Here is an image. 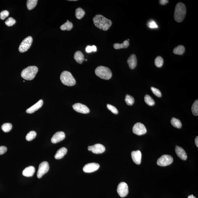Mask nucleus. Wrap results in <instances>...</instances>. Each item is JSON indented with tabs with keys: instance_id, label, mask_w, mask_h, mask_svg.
I'll return each instance as SVG.
<instances>
[{
	"instance_id": "nucleus-1",
	"label": "nucleus",
	"mask_w": 198,
	"mask_h": 198,
	"mask_svg": "<svg viewBox=\"0 0 198 198\" xmlns=\"http://www.w3.org/2000/svg\"><path fill=\"white\" fill-rule=\"evenodd\" d=\"M93 21L96 26L104 31L109 29L112 23L111 20L100 15H96L93 18Z\"/></svg>"
},
{
	"instance_id": "nucleus-2",
	"label": "nucleus",
	"mask_w": 198,
	"mask_h": 198,
	"mask_svg": "<svg viewBox=\"0 0 198 198\" xmlns=\"http://www.w3.org/2000/svg\"><path fill=\"white\" fill-rule=\"evenodd\" d=\"M186 12V7L184 4L181 2L177 4L174 12L175 20L178 22H182L184 19Z\"/></svg>"
},
{
	"instance_id": "nucleus-3",
	"label": "nucleus",
	"mask_w": 198,
	"mask_h": 198,
	"mask_svg": "<svg viewBox=\"0 0 198 198\" xmlns=\"http://www.w3.org/2000/svg\"><path fill=\"white\" fill-rule=\"evenodd\" d=\"M38 71L36 66H29L23 70L21 73V76L25 80H31L34 78Z\"/></svg>"
},
{
	"instance_id": "nucleus-4",
	"label": "nucleus",
	"mask_w": 198,
	"mask_h": 198,
	"mask_svg": "<svg viewBox=\"0 0 198 198\" xmlns=\"http://www.w3.org/2000/svg\"><path fill=\"white\" fill-rule=\"evenodd\" d=\"M95 73L97 76L100 78L109 80L112 76V73L109 68L105 66H100L96 68L95 70Z\"/></svg>"
},
{
	"instance_id": "nucleus-5",
	"label": "nucleus",
	"mask_w": 198,
	"mask_h": 198,
	"mask_svg": "<svg viewBox=\"0 0 198 198\" xmlns=\"http://www.w3.org/2000/svg\"><path fill=\"white\" fill-rule=\"evenodd\" d=\"M60 80L65 85L72 86L76 84V80L73 75L68 71H63L60 76Z\"/></svg>"
},
{
	"instance_id": "nucleus-6",
	"label": "nucleus",
	"mask_w": 198,
	"mask_h": 198,
	"mask_svg": "<svg viewBox=\"0 0 198 198\" xmlns=\"http://www.w3.org/2000/svg\"><path fill=\"white\" fill-rule=\"evenodd\" d=\"M32 42L33 39L32 37L29 36L25 38L20 45L18 49L19 52L20 53L26 52L31 46Z\"/></svg>"
},
{
	"instance_id": "nucleus-7",
	"label": "nucleus",
	"mask_w": 198,
	"mask_h": 198,
	"mask_svg": "<svg viewBox=\"0 0 198 198\" xmlns=\"http://www.w3.org/2000/svg\"><path fill=\"white\" fill-rule=\"evenodd\" d=\"M173 162V158L170 155H165L158 158L157 164L160 166H166L171 165Z\"/></svg>"
},
{
	"instance_id": "nucleus-8",
	"label": "nucleus",
	"mask_w": 198,
	"mask_h": 198,
	"mask_svg": "<svg viewBox=\"0 0 198 198\" xmlns=\"http://www.w3.org/2000/svg\"><path fill=\"white\" fill-rule=\"evenodd\" d=\"M49 169V163L47 162H43L40 164L37 174L38 178H40L45 174L47 173Z\"/></svg>"
},
{
	"instance_id": "nucleus-9",
	"label": "nucleus",
	"mask_w": 198,
	"mask_h": 198,
	"mask_svg": "<svg viewBox=\"0 0 198 198\" xmlns=\"http://www.w3.org/2000/svg\"><path fill=\"white\" fill-rule=\"evenodd\" d=\"M133 132L138 135H141L146 133L147 130L145 126L141 123H137L132 128Z\"/></svg>"
},
{
	"instance_id": "nucleus-10",
	"label": "nucleus",
	"mask_w": 198,
	"mask_h": 198,
	"mask_svg": "<svg viewBox=\"0 0 198 198\" xmlns=\"http://www.w3.org/2000/svg\"><path fill=\"white\" fill-rule=\"evenodd\" d=\"M117 192L121 197H125L127 196L128 193V185L125 182H121L117 186Z\"/></svg>"
},
{
	"instance_id": "nucleus-11",
	"label": "nucleus",
	"mask_w": 198,
	"mask_h": 198,
	"mask_svg": "<svg viewBox=\"0 0 198 198\" xmlns=\"http://www.w3.org/2000/svg\"><path fill=\"white\" fill-rule=\"evenodd\" d=\"M89 151H91L95 154H101L104 153L105 151V147L101 144H96L91 146H89L88 148Z\"/></svg>"
},
{
	"instance_id": "nucleus-12",
	"label": "nucleus",
	"mask_w": 198,
	"mask_h": 198,
	"mask_svg": "<svg viewBox=\"0 0 198 198\" xmlns=\"http://www.w3.org/2000/svg\"><path fill=\"white\" fill-rule=\"evenodd\" d=\"M73 108L77 112L87 114L90 112V109L87 106L80 103H76L73 105Z\"/></svg>"
},
{
	"instance_id": "nucleus-13",
	"label": "nucleus",
	"mask_w": 198,
	"mask_h": 198,
	"mask_svg": "<svg viewBox=\"0 0 198 198\" xmlns=\"http://www.w3.org/2000/svg\"><path fill=\"white\" fill-rule=\"evenodd\" d=\"M98 164L92 162L86 164L83 168V171L86 173H91L95 172L100 168Z\"/></svg>"
},
{
	"instance_id": "nucleus-14",
	"label": "nucleus",
	"mask_w": 198,
	"mask_h": 198,
	"mask_svg": "<svg viewBox=\"0 0 198 198\" xmlns=\"http://www.w3.org/2000/svg\"><path fill=\"white\" fill-rule=\"evenodd\" d=\"M66 135L64 132L63 131H59L53 135L51 139V141L52 143L56 144L63 141Z\"/></svg>"
},
{
	"instance_id": "nucleus-15",
	"label": "nucleus",
	"mask_w": 198,
	"mask_h": 198,
	"mask_svg": "<svg viewBox=\"0 0 198 198\" xmlns=\"http://www.w3.org/2000/svg\"><path fill=\"white\" fill-rule=\"evenodd\" d=\"M131 154L133 162L137 165H140L141 163L142 158V154L141 151L139 150L132 151Z\"/></svg>"
},
{
	"instance_id": "nucleus-16",
	"label": "nucleus",
	"mask_w": 198,
	"mask_h": 198,
	"mask_svg": "<svg viewBox=\"0 0 198 198\" xmlns=\"http://www.w3.org/2000/svg\"><path fill=\"white\" fill-rule=\"evenodd\" d=\"M175 152L177 155L181 159L183 160H186L187 159V155L184 150L181 147L176 146L175 147Z\"/></svg>"
},
{
	"instance_id": "nucleus-17",
	"label": "nucleus",
	"mask_w": 198,
	"mask_h": 198,
	"mask_svg": "<svg viewBox=\"0 0 198 198\" xmlns=\"http://www.w3.org/2000/svg\"><path fill=\"white\" fill-rule=\"evenodd\" d=\"M43 100H40L38 101L37 102L29 107L26 110V112L28 114H31L35 112V111H37L43 105Z\"/></svg>"
},
{
	"instance_id": "nucleus-18",
	"label": "nucleus",
	"mask_w": 198,
	"mask_h": 198,
	"mask_svg": "<svg viewBox=\"0 0 198 198\" xmlns=\"http://www.w3.org/2000/svg\"><path fill=\"white\" fill-rule=\"evenodd\" d=\"M127 63L130 68L133 69L137 65V60L135 55L134 54L131 55L127 60Z\"/></svg>"
},
{
	"instance_id": "nucleus-19",
	"label": "nucleus",
	"mask_w": 198,
	"mask_h": 198,
	"mask_svg": "<svg viewBox=\"0 0 198 198\" xmlns=\"http://www.w3.org/2000/svg\"><path fill=\"white\" fill-rule=\"evenodd\" d=\"M35 172L34 167L30 166L27 167L22 172V175L26 177H31L33 176Z\"/></svg>"
},
{
	"instance_id": "nucleus-20",
	"label": "nucleus",
	"mask_w": 198,
	"mask_h": 198,
	"mask_svg": "<svg viewBox=\"0 0 198 198\" xmlns=\"http://www.w3.org/2000/svg\"><path fill=\"white\" fill-rule=\"evenodd\" d=\"M67 152V149L65 147L61 148L56 152L54 155V158L56 159H60L63 158Z\"/></svg>"
},
{
	"instance_id": "nucleus-21",
	"label": "nucleus",
	"mask_w": 198,
	"mask_h": 198,
	"mask_svg": "<svg viewBox=\"0 0 198 198\" xmlns=\"http://www.w3.org/2000/svg\"><path fill=\"white\" fill-rule=\"evenodd\" d=\"M74 58L77 63L82 64L84 60V56L83 53L80 51H77L75 53Z\"/></svg>"
},
{
	"instance_id": "nucleus-22",
	"label": "nucleus",
	"mask_w": 198,
	"mask_h": 198,
	"mask_svg": "<svg viewBox=\"0 0 198 198\" xmlns=\"http://www.w3.org/2000/svg\"><path fill=\"white\" fill-rule=\"evenodd\" d=\"M129 46V42L128 40H125L122 43H116L114 44V47L115 49L118 50L123 48H127Z\"/></svg>"
},
{
	"instance_id": "nucleus-23",
	"label": "nucleus",
	"mask_w": 198,
	"mask_h": 198,
	"mask_svg": "<svg viewBox=\"0 0 198 198\" xmlns=\"http://www.w3.org/2000/svg\"><path fill=\"white\" fill-rule=\"evenodd\" d=\"M73 24L71 22H69V20L67 21L66 23L63 24L60 26V29L62 31H70L73 28Z\"/></svg>"
},
{
	"instance_id": "nucleus-24",
	"label": "nucleus",
	"mask_w": 198,
	"mask_h": 198,
	"mask_svg": "<svg viewBox=\"0 0 198 198\" xmlns=\"http://www.w3.org/2000/svg\"><path fill=\"white\" fill-rule=\"evenodd\" d=\"M185 52V48L182 45H179L174 49V53L176 54L181 55Z\"/></svg>"
},
{
	"instance_id": "nucleus-25",
	"label": "nucleus",
	"mask_w": 198,
	"mask_h": 198,
	"mask_svg": "<svg viewBox=\"0 0 198 198\" xmlns=\"http://www.w3.org/2000/svg\"><path fill=\"white\" fill-rule=\"evenodd\" d=\"M85 15V12L82 8H76L75 11L76 17L79 20L82 19Z\"/></svg>"
},
{
	"instance_id": "nucleus-26",
	"label": "nucleus",
	"mask_w": 198,
	"mask_h": 198,
	"mask_svg": "<svg viewBox=\"0 0 198 198\" xmlns=\"http://www.w3.org/2000/svg\"><path fill=\"white\" fill-rule=\"evenodd\" d=\"M171 123L174 127L177 128H181L182 126V124L180 120L176 118H172L171 120Z\"/></svg>"
},
{
	"instance_id": "nucleus-27",
	"label": "nucleus",
	"mask_w": 198,
	"mask_h": 198,
	"mask_svg": "<svg viewBox=\"0 0 198 198\" xmlns=\"http://www.w3.org/2000/svg\"><path fill=\"white\" fill-rule=\"evenodd\" d=\"M38 0H28L27 1V7L29 10L33 9L36 6Z\"/></svg>"
},
{
	"instance_id": "nucleus-28",
	"label": "nucleus",
	"mask_w": 198,
	"mask_h": 198,
	"mask_svg": "<svg viewBox=\"0 0 198 198\" xmlns=\"http://www.w3.org/2000/svg\"><path fill=\"white\" fill-rule=\"evenodd\" d=\"M144 98L146 103L148 105L152 106L155 104V102L153 99L148 95H145Z\"/></svg>"
},
{
	"instance_id": "nucleus-29",
	"label": "nucleus",
	"mask_w": 198,
	"mask_h": 198,
	"mask_svg": "<svg viewBox=\"0 0 198 198\" xmlns=\"http://www.w3.org/2000/svg\"><path fill=\"white\" fill-rule=\"evenodd\" d=\"M164 63L163 59L160 56H158L155 58V66L157 67L160 68L163 65Z\"/></svg>"
},
{
	"instance_id": "nucleus-30",
	"label": "nucleus",
	"mask_w": 198,
	"mask_h": 198,
	"mask_svg": "<svg viewBox=\"0 0 198 198\" xmlns=\"http://www.w3.org/2000/svg\"><path fill=\"white\" fill-rule=\"evenodd\" d=\"M36 132L35 131H30L26 135V139L28 141H32L36 137Z\"/></svg>"
},
{
	"instance_id": "nucleus-31",
	"label": "nucleus",
	"mask_w": 198,
	"mask_h": 198,
	"mask_svg": "<svg viewBox=\"0 0 198 198\" xmlns=\"http://www.w3.org/2000/svg\"><path fill=\"white\" fill-rule=\"evenodd\" d=\"M192 111L193 115H198V100H197L193 103L192 107Z\"/></svg>"
},
{
	"instance_id": "nucleus-32",
	"label": "nucleus",
	"mask_w": 198,
	"mask_h": 198,
	"mask_svg": "<svg viewBox=\"0 0 198 198\" xmlns=\"http://www.w3.org/2000/svg\"><path fill=\"white\" fill-rule=\"evenodd\" d=\"M12 128V124L10 123H6L3 124L2 126V130L5 132H9Z\"/></svg>"
},
{
	"instance_id": "nucleus-33",
	"label": "nucleus",
	"mask_w": 198,
	"mask_h": 198,
	"mask_svg": "<svg viewBox=\"0 0 198 198\" xmlns=\"http://www.w3.org/2000/svg\"><path fill=\"white\" fill-rule=\"evenodd\" d=\"M125 102L127 105L131 106L134 104L135 100L132 96L127 94L125 96Z\"/></svg>"
},
{
	"instance_id": "nucleus-34",
	"label": "nucleus",
	"mask_w": 198,
	"mask_h": 198,
	"mask_svg": "<svg viewBox=\"0 0 198 198\" xmlns=\"http://www.w3.org/2000/svg\"><path fill=\"white\" fill-rule=\"evenodd\" d=\"M16 23V21L12 17H9L6 21V25L8 26H12Z\"/></svg>"
},
{
	"instance_id": "nucleus-35",
	"label": "nucleus",
	"mask_w": 198,
	"mask_h": 198,
	"mask_svg": "<svg viewBox=\"0 0 198 198\" xmlns=\"http://www.w3.org/2000/svg\"><path fill=\"white\" fill-rule=\"evenodd\" d=\"M97 51V47L95 45L93 46H87L86 48V51L87 53H91V52H96Z\"/></svg>"
},
{
	"instance_id": "nucleus-36",
	"label": "nucleus",
	"mask_w": 198,
	"mask_h": 198,
	"mask_svg": "<svg viewBox=\"0 0 198 198\" xmlns=\"http://www.w3.org/2000/svg\"><path fill=\"white\" fill-rule=\"evenodd\" d=\"M107 108L109 110L112 112L113 114H118V111L117 109L114 106L111 105L110 104H107Z\"/></svg>"
},
{
	"instance_id": "nucleus-37",
	"label": "nucleus",
	"mask_w": 198,
	"mask_h": 198,
	"mask_svg": "<svg viewBox=\"0 0 198 198\" xmlns=\"http://www.w3.org/2000/svg\"><path fill=\"white\" fill-rule=\"evenodd\" d=\"M151 90H152L153 93L157 97H162V93H161V91L158 89L154 87H151Z\"/></svg>"
},
{
	"instance_id": "nucleus-38",
	"label": "nucleus",
	"mask_w": 198,
	"mask_h": 198,
	"mask_svg": "<svg viewBox=\"0 0 198 198\" xmlns=\"http://www.w3.org/2000/svg\"><path fill=\"white\" fill-rule=\"evenodd\" d=\"M9 12L8 11L3 10L0 13V18L2 20H4L9 15Z\"/></svg>"
},
{
	"instance_id": "nucleus-39",
	"label": "nucleus",
	"mask_w": 198,
	"mask_h": 198,
	"mask_svg": "<svg viewBox=\"0 0 198 198\" xmlns=\"http://www.w3.org/2000/svg\"><path fill=\"white\" fill-rule=\"evenodd\" d=\"M148 26L151 28H157L158 27L156 23L153 20H151L148 22Z\"/></svg>"
},
{
	"instance_id": "nucleus-40",
	"label": "nucleus",
	"mask_w": 198,
	"mask_h": 198,
	"mask_svg": "<svg viewBox=\"0 0 198 198\" xmlns=\"http://www.w3.org/2000/svg\"><path fill=\"white\" fill-rule=\"evenodd\" d=\"M7 151V148L5 146H0V155L5 154Z\"/></svg>"
},
{
	"instance_id": "nucleus-41",
	"label": "nucleus",
	"mask_w": 198,
	"mask_h": 198,
	"mask_svg": "<svg viewBox=\"0 0 198 198\" xmlns=\"http://www.w3.org/2000/svg\"><path fill=\"white\" fill-rule=\"evenodd\" d=\"M160 3L162 5H165V4L167 3L168 1L167 0H160L159 1Z\"/></svg>"
},
{
	"instance_id": "nucleus-42",
	"label": "nucleus",
	"mask_w": 198,
	"mask_h": 198,
	"mask_svg": "<svg viewBox=\"0 0 198 198\" xmlns=\"http://www.w3.org/2000/svg\"><path fill=\"white\" fill-rule=\"evenodd\" d=\"M195 144H196V145L197 146V148L198 147V136L197 137L195 138Z\"/></svg>"
},
{
	"instance_id": "nucleus-43",
	"label": "nucleus",
	"mask_w": 198,
	"mask_h": 198,
	"mask_svg": "<svg viewBox=\"0 0 198 198\" xmlns=\"http://www.w3.org/2000/svg\"><path fill=\"white\" fill-rule=\"evenodd\" d=\"M188 198H196L195 196H194L193 195H190L188 196Z\"/></svg>"
},
{
	"instance_id": "nucleus-44",
	"label": "nucleus",
	"mask_w": 198,
	"mask_h": 198,
	"mask_svg": "<svg viewBox=\"0 0 198 198\" xmlns=\"http://www.w3.org/2000/svg\"><path fill=\"white\" fill-rule=\"evenodd\" d=\"M70 1H77V0H69Z\"/></svg>"
},
{
	"instance_id": "nucleus-45",
	"label": "nucleus",
	"mask_w": 198,
	"mask_h": 198,
	"mask_svg": "<svg viewBox=\"0 0 198 198\" xmlns=\"http://www.w3.org/2000/svg\"><path fill=\"white\" fill-rule=\"evenodd\" d=\"M86 61H87V59H85Z\"/></svg>"
}]
</instances>
